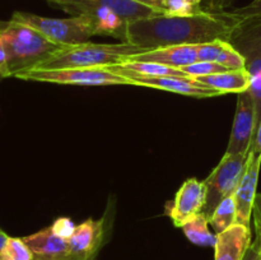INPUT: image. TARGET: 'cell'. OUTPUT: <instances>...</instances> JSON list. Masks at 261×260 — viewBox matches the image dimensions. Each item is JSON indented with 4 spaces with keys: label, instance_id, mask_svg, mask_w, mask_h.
I'll return each mask as SVG.
<instances>
[{
    "label": "cell",
    "instance_id": "7",
    "mask_svg": "<svg viewBox=\"0 0 261 260\" xmlns=\"http://www.w3.org/2000/svg\"><path fill=\"white\" fill-rule=\"evenodd\" d=\"M105 68L112 73L124 76L130 84L140 87H152V88L163 89V91L173 92V93L185 94V96L208 98V97L221 96V93L214 89L208 88L204 84L199 83L195 78H181V76H148L138 74L130 69L124 68L120 64L105 65Z\"/></svg>",
    "mask_w": 261,
    "mask_h": 260
},
{
    "label": "cell",
    "instance_id": "14",
    "mask_svg": "<svg viewBox=\"0 0 261 260\" xmlns=\"http://www.w3.org/2000/svg\"><path fill=\"white\" fill-rule=\"evenodd\" d=\"M127 60L162 64V65L172 66V68H184V66L199 61L198 45L166 46V47L140 53L133 58H129Z\"/></svg>",
    "mask_w": 261,
    "mask_h": 260
},
{
    "label": "cell",
    "instance_id": "23",
    "mask_svg": "<svg viewBox=\"0 0 261 260\" xmlns=\"http://www.w3.org/2000/svg\"><path fill=\"white\" fill-rule=\"evenodd\" d=\"M180 69H182V70L185 71L186 74H189L191 78L231 70V69L227 68V66L221 65V64L218 63H212V61H196V63L190 64V65H186Z\"/></svg>",
    "mask_w": 261,
    "mask_h": 260
},
{
    "label": "cell",
    "instance_id": "5",
    "mask_svg": "<svg viewBox=\"0 0 261 260\" xmlns=\"http://www.w3.org/2000/svg\"><path fill=\"white\" fill-rule=\"evenodd\" d=\"M249 152L228 154L224 153L221 162L204 180L206 185V203L203 213L206 218L223 199L234 195L246 168Z\"/></svg>",
    "mask_w": 261,
    "mask_h": 260
},
{
    "label": "cell",
    "instance_id": "1",
    "mask_svg": "<svg viewBox=\"0 0 261 260\" xmlns=\"http://www.w3.org/2000/svg\"><path fill=\"white\" fill-rule=\"evenodd\" d=\"M232 31L233 23L217 13L206 12L189 17L162 14L130 22L126 42L149 51L166 46L229 41Z\"/></svg>",
    "mask_w": 261,
    "mask_h": 260
},
{
    "label": "cell",
    "instance_id": "25",
    "mask_svg": "<svg viewBox=\"0 0 261 260\" xmlns=\"http://www.w3.org/2000/svg\"><path fill=\"white\" fill-rule=\"evenodd\" d=\"M252 216H254L256 235L261 236V194H256V198H255L254 201V209H252Z\"/></svg>",
    "mask_w": 261,
    "mask_h": 260
},
{
    "label": "cell",
    "instance_id": "3",
    "mask_svg": "<svg viewBox=\"0 0 261 260\" xmlns=\"http://www.w3.org/2000/svg\"><path fill=\"white\" fill-rule=\"evenodd\" d=\"M0 35L9 55L8 78H14L18 73L35 69L61 47L33 28L13 20L4 22Z\"/></svg>",
    "mask_w": 261,
    "mask_h": 260
},
{
    "label": "cell",
    "instance_id": "12",
    "mask_svg": "<svg viewBox=\"0 0 261 260\" xmlns=\"http://www.w3.org/2000/svg\"><path fill=\"white\" fill-rule=\"evenodd\" d=\"M35 260H71L69 241L54 233L50 227L23 237Z\"/></svg>",
    "mask_w": 261,
    "mask_h": 260
},
{
    "label": "cell",
    "instance_id": "9",
    "mask_svg": "<svg viewBox=\"0 0 261 260\" xmlns=\"http://www.w3.org/2000/svg\"><path fill=\"white\" fill-rule=\"evenodd\" d=\"M205 203V183L198 178H189L180 186L172 203H167L166 214L176 227H182L194 216L203 213Z\"/></svg>",
    "mask_w": 261,
    "mask_h": 260
},
{
    "label": "cell",
    "instance_id": "28",
    "mask_svg": "<svg viewBox=\"0 0 261 260\" xmlns=\"http://www.w3.org/2000/svg\"><path fill=\"white\" fill-rule=\"evenodd\" d=\"M229 2H231V0H211L206 12L209 13L222 12V10H224V7L229 4Z\"/></svg>",
    "mask_w": 261,
    "mask_h": 260
},
{
    "label": "cell",
    "instance_id": "29",
    "mask_svg": "<svg viewBox=\"0 0 261 260\" xmlns=\"http://www.w3.org/2000/svg\"><path fill=\"white\" fill-rule=\"evenodd\" d=\"M134 2L147 5V7L153 8V9H157L158 12H161L162 14H165L166 0H134Z\"/></svg>",
    "mask_w": 261,
    "mask_h": 260
},
{
    "label": "cell",
    "instance_id": "27",
    "mask_svg": "<svg viewBox=\"0 0 261 260\" xmlns=\"http://www.w3.org/2000/svg\"><path fill=\"white\" fill-rule=\"evenodd\" d=\"M8 60H9V55H8L7 46H5L2 35H0V68L4 69L5 78H8Z\"/></svg>",
    "mask_w": 261,
    "mask_h": 260
},
{
    "label": "cell",
    "instance_id": "17",
    "mask_svg": "<svg viewBox=\"0 0 261 260\" xmlns=\"http://www.w3.org/2000/svg\"><path fill=\"white\" fill-rule=\"evenodd\" d=\"M81 2L105 5V7L114 10L117 15H120L127 23L134 22V20L138 19H144V18L162 15V13L158 12L157 9H153V8L140 4V3L134 2V0H81Z\"/></svg>",
    "mask_w": 261,
    "mask_h": 260
},
{
    "label": "cell",
    "instance_id": "26",
    "mask_svg": "<svg viewBox=\"0 0 261 260\" xmlns=\"http://www.w3.org/2000/svg\"><path fill=\"white\" fill-rule=\"evenodd\" d=\"M242 260H261L259 240L256 239L254 242H251V245L249 246V249H247L246 254H245Z\"/></svg>",
    "mask_w": 261,
    "mask_h": 260
},
{
    "label": "cell",
    "instance_id": "18",
    "mask_svg": "<svg viewBox=\"0 0 261 260\" xmlns=\"http://www.w3.org/2000/svg\"><path fill=\"white\" fill-rule=\"evenodd\" d=\"M209 221L204 213H199L189 219L181 228L190 242L204 247H214L217 242V235L212 233L208 228Z\"/></svg>",
    "mask_w": 261,
    "mask_h": 260
},
{
    "label": "cell",
    "instance_id": "24",
    "mask_svg": "<svg viewBox=\"0 0 261 260\" xmlns=\"http://www.w3.org/2000/svg\"><path fill=\"white\" fill-rule=\"evenodd\" d=\"M75 227L76 226L73 223V221L70 218H66V217H60L51 224V229L54 231V233L58 235L61 239L68 240V241L73 236Z\"/></svg>",
    "mask_w": 261,
    "mask_h": 260
},
{
    "label": "cell",
    "instance_id": "8",
    "mask_svg": "<svg viewBox=\"0 0 261 260\" xmlns=\"http://www.w3.org/2000/svg\"><path fill=\"white\" fill-rule=\"evenodd\" d=\"M257 129L256 112L251 93L249 91L239 93L237 97L236 114H234L233 125H232L231 137L226 153L249 152Z\"/></svg>",
    "mask_w": 261,
    "mask_h": 260
},
{
    "label": "cell",
    "instance_id": "32",
    "mask_svg": "<svg viewBox=\"0 0 261 260\" xmlns=\"http://www.w3.org/2000/svg\"><path fill=\"white\" fill-rule=\"evenodd\" d=\"M256 239L259 240V244H260V256H261V236H259V235H256Z\"/></svg>",
    "mask_w": 261,
    "mask_h": 260
},
{
    "label": "cell",
    "instance_id": "22",
    "mask_svg": "<svg viewBox=\"0 0 261 260\" xmlns=\"http://www.w3.org/2000/svg\"><path fill=\"white\" fill-rule=\"evenodd\" d=\"M217 14L223 15L224 18L229 19L231 22L241 19H249V18H257L261 17V0H254L246 7L237 8L233 10H222Z\"/></svg>",
    "mask_w": 261,
    "mask_h": 260
},
{
    "label": "cell",
    "instance_id": "13",
    "mask_svg": "<svg viewBox=\"0 0 261 260\" xmlns=\"http://www.w3.org/2000/svg\"><path fill=\"white\" fill-rule=\"evenodd\" d=\"M251 245V231L245 224L234 223L217 235L216 260H242Z\"/></svg>",
    "mask_w": 261,
    "mask_h": 260
},
{
    "label": "cell",
    "instance_id": "4",
    "mask_svg": "<svg viewBox=\"0 0 261 260\" xmlns=\"http://www.w3.org/2000/svg\"><path fill=\"white\" fill-rule=\"evenodd\" d=\"M10 20L28 25L51 42L60 46L88 42L93 37L94 28L87 15H71L70 18H48L25 12H14Z\"/></svg>",
    "mask_w": 261,
    "mask_h": 260
},
{
    "label": "cell",
    "instance_id": "15",
    "mask_svg": "<svg viewBox=\"0 0 261 260\" xmlns=\"http://www.w3.org/2000/svg\"><path fill=\"white\" fill-rule=\"evenodd\" d=\"M195 79L199 83L219 92L221 94L242 93V92L249 91L251 87V75L246 68L231 69L222 73L196 76Z\"/></svg>",
    "mask_w": 261,
    "mask_h": 260
},
{
    "label": "cell",
    "instance_id": "19",
    "mask_svg": "<svg viewBox=\"0 0 261 260\" xmlns=\"http://www.w3.org/2000/svg\"><path fill=\"white\" fill-rule=\"evenodd\" d=\"M124 68L130 69L138 74L148 76H181V78H191L182 69L172 68V66L162 65L155 63H144V61H122L119 63Z\"/></svg>",
    "mask_w": 261,
    "mask_h": 260
},
{
    "label": "cell",
    "instance_id": "20",
    "mask_svg": "<svg viewBox=\"0 0 261 260\" xmlns=\"http://www.w3.org/2000/svg\"><path fill=\"white\" fill-rule=\"evenodd\" d=\"M209 223L213 226L216 235L221 233L224 229L231 227L236 223V203H234V196H228L223 199L221 203L217 205L212 216L209 217Z\"/></svg>",
    "mask_w": 261,
    "mask_h": 260
},
{
    "label": "cell",
    "instance_id": "31",
    "mask_svg": "<svg viewBox=\"0 0 261 260\" xmlns=\"http://www.w3.org/2000/svg\"><path fill=\"white\" fill-rule=\"evenodd\" d=\"M0 78H5V71L3 68H0Z\"/></svg>",
    "mask_w": 261,
    "mask_h": 260
},
{
    "label": "cell",
    "instance_id": "11",
    "mask_svg": "<svg viewBox=\"0 0 261 260\" xmlns=\"http://www.w3.org/2000/svg\"><path fill=\"white\" fill-rule=\"evenodd\" d=\"M106 236L105 218H89L75 227L73 236L69 239L71 260H94Z\"/></svg>",
    "mask_w": 261,
    "mask_h": 260
},
{
    "label": "cell",
    "instance_id": "6",
    "mask_svg": "<svg viewBox=\"0 0 261 260\" xmlns=\"http://www.w3.org/2000/svg\"><path fill=\"white\" fill-rule=\"evenodd\" d=\"M14 78L22 81L47 82L71 86H124L130 84L124 76L112 73L105 66L74 69H31L18 73Z\"/></svg>",
    "mask_w": 261,
    "mask_h": 260
},
{
    "label": "cell",
    "instance_id": "34",
    "mask_svg": "<svg viewBox=\"0 0 261 260\" xmlns=\"http://www.w3.org/2000/svg\"><path fill=\"white\" fill-rule=\"evenodd\" d=\"M3 24H4V22H2V20H0V32H2V28H3Z\"/></svg>",
    "mask_w": 261,
    "mask_h": 260
},
{
    "label": "cell",
    "instance_id": "35",
    "mask_svg": "<svg viewBox=\"0 0 261 260\" xmlns=\"http://www.w3.org/2000/svg\"><path fill=\"white\" fill-rule=\"evenodd\" d=\"M2 231H3V229H2V228H0V232H2Z\"/></svg>",
    "mask_w": 261,
    "mask_h": 260
},
{
    "label": "cell",
    "instance_id": "2",
    "mask_svg": "<svg viewBox=\"0 0 261 260\" xmlns=\"http://www.w3.org/2000/svg\"><path fill=\"white\" fill-rule=\"evenodd\" d=\"M145 51L147 50L139 46L127 42L94 43L88 41L78 45L61 46L35 69L97 68L114 65Z\"/></svg>",
    "mask_w": 261,
    "mask_h": 260
},
{
    "label": "cell",
    "instance_id": "30",
    "mask_svg": "<svg viewBox=\"0 0 261 260\" xmlns=\"http://www.w3.org/2000/svg\"><path fill=\"white\" fill-rule=\"evenodd\" d=\"M250 152L256 153V154H260L261 153V120L259 125H257V129H256V133H255V137H254V140H252Z\"/></svg>",
    "mask_w": 261,
    "mask_h": 260
},
{
    "label": "cell",
    "instance_id": "16",
    "mask_svg": "<svg viewBox=\"0 0 261 260\" xmlns=\"http://www.w3.org/2000/svg\"><path fill=\"white\" fill-rule=\"evenodd\" d=\"M198 60L218 63L229 69H244L246 65L244 56L229 41L224 40L198 45Z\"/></svg>",
    "mask_w": 261,
    "mask_h": 260
},
{
    "label": "cell",
    "instance_id": "10",
    "mask_svg": "<svg viewBox=\"0 0 261 260\" xmlns=\"http://www.w3.org/2000/svg\"><path fill=\"white\" fill-rule=\"evenodd\" d=\"M261 166V153H249L246 168L244 176L240 181L237 190L234 193V203H236V223L245 224L250 227L254 209V201L256 198L257 183Z\"/></svg>",
    "mask_w": 261,
    "mask_h": 260
},
{
    "label": "cell",
    "instance_id": "21",
    "mask_svg": "<svg viewBox=\"0 0 261 260\" xmlns=\"http://www.w3.org/2000/svg\"><path fill=\"white\" fill-rule=\"evenodd\" d=\"M204 0H166L165 14L189 17V15L204 14L206 10L203 8Z\"/></svg>",
    "mask_w": 261,
    "mask_h": 260
},
{
    "label": "cell",
    "instance_id": "33",
    "mask_svg": "<svg viewBox=\"0 0 261 260\" xmlns=\"http://www.w3.org/2000/svg\"><path fill=\"white\" fill-rule=\"evenodd\" d=\"M46 2H47L48 4H51V5H53L54 3H55V0H46Z\"/></svg>",
    "mask_w": 261,
    "mask_h": 260
}]
</instances>
